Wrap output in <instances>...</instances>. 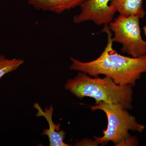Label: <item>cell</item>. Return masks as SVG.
Instances as JSON below:
<instances>
[{
    "label": "cell",
    "mask_w": 146,
    "mask_h": 146,
    "mask_svg": "<svg viewBox=\"0 0 146 146\" xmlns=\"http://www.w3.org/2000/svg\"><path fill=\"white\" fill-rule=\"evenodd\" d=\"M87 0H28L29 5L37 10L60 14L80 5Z\"/></svg>",
    "instance_id": "52a82bcc"
},
{
    "label": "cell",
    "mask_w": 146,
    "mask_h": 146,
    "mask_svg": "<svg viewBox=\"0 0 146 146\" xmlns=\"http://www.w3.org/2000/svg\"><path fill=\"white\" fill-rule=\"evenodd\" d=\"M64 88L78 98L90 97L95 100V105L103 102L118 104L126 110L133 108V86H121L112 79L92 78L87 74L79 72L74 78L68 80Z\"/></svg>",
    "instance_id": "7a4b0ae2"
},
{
    "label": "cell",
    "mask_w": 146,
    "mask_h": 146,
    "mask_svg": "<svg viewBox=\"0 0 146 146\" xmlns=\"http://www.w3.org/2000/svg\"><path fill=\"white\" fill-rule=\"evenodd\" d=\"M33 107L37 110L36 117H44L48 123L49 128L43 131L42 135L48 136L50 141V146H69L71 145L65 143L64 140L65 138V132L60 130V124H55L53 121L52 117L54 107L50 105L49 108L46 107L44 111L42 109L38 103H35Z\"/></svg>",
    "instance_id": "8992f818"
},
{
    "label": "cell",
    "mask_w": 146,
    "mask_h": 146,
    "mask_svg": "<svg viewBox=\"0 0 146 146\" xmlns=\"http://www.w3.org/2000/svg\"><path fill=\"white\" fill-rule=\"evenodd\" d=\"M140 19L137 16L119 15L108 24L110 29L114 32L113 42L121 44V52L133 58L146 55V41L141 36Z\"/></svg>",
    "instance_id": "277c9868"
},
{
    "label": "cell",
    "mask_w": 146,
    "mask_h": 146,
    "mask_svg": "<svg viewBox=\"0 0 146 146\" xmlns=\"http://www.w3.org/2000/svg\"><path fill=\"white\" fill-rule=\"evenodd\" d=\"M143 30L144 34L146 36V25L144 26L143 27Z\"/></svg>",
    "instance_id": "8fae6325"
},
{
    "label": "cell",
    "mask_w": 146,
    "mask_h": 146,
    "mask_svg": "<svg viewBox=\"0 0 146 146\" xmlns=\"http://www.w3.org/2000/svg\"><path fill=\"white\" fill-rule=\"evenodd\" d=\"M91 109L92 112L101 110L105 113L108 120L107 129L103 131V136L102 137L95 136L94 140L84 138L77 142L75 146H104L110 141L115 146H118L122 141L130 136L129 131L142 133L145 130V126L138 123L134 116L120 105L101 102L91 106Z\"/></svg>",
    "instance_id": "3957f363"
},
{
    "label": "cell",
    "mask_w": 146,
    "mask_h": 146,
    "mask_svg": "<svg viewBox=\"0 0 146 146\" xmlns=\"http://www.w3.org/2000/svg\"><path fill=\"white\" fill-rule=\"evenodd\" d=\"M111 0H87L80 6L81 12L74 16V23L80 24L87 21H93L98 26L112 22L116 12L108 5Z\"/></svg>",
    "instance_id": "5b68a950"
},
{
    "label": "cell",
    "mask_w": 146,
    "mask_h": 146,
    "mask_svg": "<svg viewBox=\"0 0 146 146\" xmlns=\"http://www.w3.org/2000/svg\"><path fill=\"white\" fill-rule=\"evenodd\" d=\"M109 6L114 12L124 17L135 16L143 19L146 15L143 0H111Z\"/></svg>",
    "instance_id": "ba28073f"
},
{
    "label": "cell",
    "mask_w": 146,
    "mask_h": 146,
    "mask_svg": "<svg viewBox=\"0 0 146 146\" xmlns=\"http://www.w3.org/2000/svg\"><path fill=\"white\" fill-rule=\"evenodd\" d=\"M24 63L22 59H8L3 55L0 56V79L6 74L16 70Z\"/></svg>",
    "instance_id": "9c48e42d"
},
{
    "label": "cell",
    "mask_w": 146,
    "mask_h": 146,
    "mask_svg": "<svg viewBox=\"0 0 146 146\" xmlns=\"http://www.w3.org/2000/svg\"><path fill=\"white\" fill-rule=\"evenodd\" d=\"M138 139L135 136H130L124 140L119 144L118 146H138Z\"/></svg>",
    "instance_id": "30bf717a"
},
{
    "label": "cell",
    "mask_w": 146,
    "mask_h": 146,
    "mask_svg": "<svg viewBox=\"0 0 146 146\" xmlns=\"http://www.w3.org/2000/svg\"><path fill=\"white\" fill-rule=\"evenodd\" d=\"M101 32L107 35V44L99 57L88 62L71 57L72 63L70 69L94 77L104 75L119 85L133 87L142 75L146 73V55L133 58L118 54L112 48V34L108 25H104Z\"/></svg>",
    "instance_id": "6da1fadb"
},
{
    "label": "cell",
    "mask_w": 146,
    "mask_h": 146,
    "mask_svg": "<svg viewBox=\"0 0 146 146\" xmlns=\"http://www.w3.org/2000/svg\"><path fill=\"white\" fill-rule=\"evenodd\" d=\"M145 11H146V10Z\"/></svg>",
    "instance_id": "7c38bea8"
}]
</instances>
